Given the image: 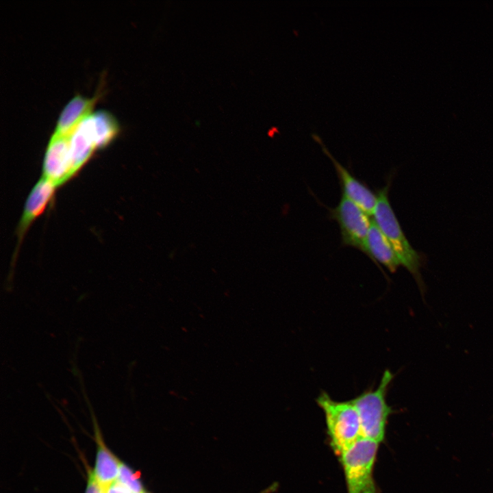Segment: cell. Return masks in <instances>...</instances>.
Segmentation results:
<instances>
[{
    "label": "cell",
    "mask_w": 493,
    "mask_h": 493,
    "mask_svg": "<svg viewBox=\"0 0 493 493\" xmlns=\"http://www.w3.org/2000/svg\"><path fill=\"white\" fill-rule=\"evenodd\" d=\"M316 403L325 416L330 446L339 456L362 438L357 412L351 401H335L325 392Z\"/></svg>",
    "instance_id": "obj_1"
},
{
    "label": "cell",
    "mask_w": 493,
    "mask_h": 493,
    "mask_svg": "<svg viewBox=\"0 0 493 493\" xmlns=\"http://www.w3.org/2000/svg\"><path fill=\"white\" fill-rule=\"evenodd\" d=\"M391 180L379 190L373 220L392 246L401 266L405 267L418 281H421L420 268L423 257L409 244L391 206L388 192Z\"/></svg>",
    "instance_id": "obj_2"
},
{
    "label": "cell",
    "mask_w": 493,
    "mask_h": 493,
    "mask_svg": "<svg viewBox=\"0 0 493 493\" xmlns=\"http://www.w3.org/2000/svg\"><path fill=\"white\" fill-rule=\"evenodd\" d=\"M393 377L392 372L385 370L375 389L366 390L351 400L359 416L362 437L379 444L385 438L388 420L392 412L386 395Z\"/></svg>",
    "instance_id": "obj_3"
},
{
    "label": "cell",
    "mask_w": 493,
    "mask_h": 493,
    "mask_svg": "<svg viewBox=\"0 0 493 493\" xmlns=\"http://www.w3.org/2000/svg\"><path fill=\"white\" fill-rule=\"evenodd\" d=\"M379 444L362 437L339 455L347 493H377L373 470Z\"/></svg>",
    "instance_id": "obj_4"
},
{
    "label": "cell",
    "mask_w": 493,
    "mask_h": 493,
    "mask_svg": "<svg viewBox=\"0 0 493 493\" xmlns=\"http://www.w3.org/2000/svg\"><path fill=\"white\" fill-rule=\"evenodd\" d=\"M329 211L331 218L339 225L343 244L366 254V241L372 222L369 215L343 194L338 205Z\"/></svg>",
    "instance_id": "obj_5"
},
{
    "label": "cell",
    "mask_w": 493,
    "mask_h": 493,
    "mask_svg": "<svg viewBox=\"0 0 493 493\" xmlns=\"http://www.w3.org/2000/svg\"><path fill=\"white\" fill-rule=\"evenodd\" d=\"M75 174L70 146V136L53 133L47 145L43 163V177L56 187Z\"/></svg>",
    "instance_id": "obj_6"
},
{
    "label": "cell",
    "mask_w": 493,
    "mask_h": 493,
    "mask_svg": "<svg viewBox=\"0 0 493 493\" xmlns=\"http://www.w3.org/2000/svg\"><path fill=\"white\" fill-rule=\"evenodd\" d=\"M312 136L320 144L323 152L331 160L342 189V194L358 205L368 215H373L377 204V194L362 181L356 179L333 157L318 135L314 134Z\"/></svg>",
    "instance_id": "obj_7"
},
{
    "label": "cell",
    "mask_w": 493,
    "mask_h": 493,
    "mask_svg": "<svg viewBox=\"0 0 493 493\" xmlns=\"http://www.w3.org/2000/svg\"><path fill=\"white\" fill-rule=\"evenodd\" d=\"M55 187L53 183L42 177L29 194L17 229V251L27 230L33 221L44 212L53 198Z\"/></svg>",
    "instance_id": "obj_8"
},
{
    "label": "cell",
    "mask_w": 493,
    "mask_h": 493,
    "mask_svg": "<svg viewBox=\"0 0 493 493\" xmlns=\"http://www.w3.org/2000/svg\"><path fill=\"white\" fill-rule=\"evenodd\" d=\"M97 96L88 98L75 95L64 107L58 119L54 134L70 136L77 125L92 114Z\"/></svg>",
    "instance_id": "obj_9"
},
{
    "label": "cell",
    "mask_w": 493,
    "mask_h": 493,
    "mask_svg": "<svg viewBox=\"0 0 493 493\" xmlns=\"http://www.w3.org/2000/svg\"><path fill=\"white\" fill-rule=\"evenodd\" d=\"M366 254L375 263L383 265L390 272H395L401 266L400 262L390 242L377 225L374 220L366 241Z\"/></svg>",
    "instance_id": "obj_10"
},
{
    "label": "cell",
    "mask_w": 493,
    "mask_h": 493,
    "mask_svg": "<svg viewBox=\"0 0 493 493\" xmlns=\"http://www.w3.org/2000/svg\"><path fill=\"white\" fill-rule=\"evenodd\" d=\"M90 114L83 119L70 135L71 153L75 173L97 149Z\"/></svg>",
    "instance_id": "obj_11"
},
{
    "label": "cell",
    "mask_w": 493,
    "mask_h": 493,
    "mask_svg": "<svg viewBox=\"0 0 493 493\" xmlns=\"http://www.w3.org/2000/svg\"><path fill=\"white\" fill-rule=\"evenodd\" d=\"M90 119L97 149L107 147L120 131L117 120L113 114L105 110L92 113Z\"/></svg>",
    "instance_id": "obj_12"
},
{
    "label": "cell",
    "mask_w": 493,
    "mask_h": 493,
    "mask_svg": "<svg viewBox=\"0 0 493 493\" xmlns=\"http://www.w3.org/2000/svg\"><path fill=\"white\" fill-rule=\"evenodd\" d=\"M99 444L94 473L105 491L118 478L121 463L103 443Z\"/></svg>",
    "instance_id": "obj_13"
},
{
    "label": "cell",
    "mask_w": 493,
    "mask_h": 493,
    "mask_svg": "<svg viewBox=\"0 0 493 493\" xmlns=\"http://www.w3.org/2000/svg\"><path fill=\"white\" fill-rule=\"evenodd\" d=\"M117 481L125 485L132 493H144L136 474L122 463Z\"/></svg>",
    "instance_id": "obj_14"
},
{
    "label": "cell",
    "mask_w": 493,
    "mask_h": 493,
    "mask_svg": "<svg viewBox=\"0 0 493 493\" xmlns=\"http://www.w3.org/2000/svg\"><path fill=\"white\" fill-rule=\"evenodd\" d=\"M86 493H105L104 489L98 482L94 472H90Z\"/></svg>",
    "instance_id": "obj_15"
},
{
    "label": "cell",
    "mask_w": 493,
    "mask_h": 493,
    "mask_svg": "<svg viewBox=\"0 0 493 493\" xmlns=\"http://www.w3.org/2000/svg\"><path fill=\"white\" fill-rule=\"evenodd\" d=\"M105 493H132L125 485L116 481L106 490Z\"/></svg>",
    "instance_id": "obj_16"
}]
</instances>
